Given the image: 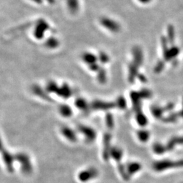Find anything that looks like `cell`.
Returning <instances> with one entry per match:
<instances>
[{"label": "cell", "mask_w": 183, "mask_h": 183, "mask_svg": "<svg viewBox=\"0 0 183 183\" xmlns=\"http://www.w3.org/2000/svg\"><path fill=\"white\" fill-rule=\"evenodd\" d=\"M15 160L19 161V163L20 165V168H21L22 172L24 174H29L32 172V164L30 158L27 155L23 153H18L16 155Z\"/></svg>", "instance_id": "obj_4"}, {"label": "cell", "mask_w": 183, "mask_h": 183, "mask_svg": "<svg viewBox=\"0 0 183 183\" xmlns=\"http://www.w3.org/2000/svg\"><path fill=\"white\" fill-rule=\"evenodd\" d=\"M116 107L115 103L102 102L100 100L94 101L91 104V107L95 110H109Z\"/></svg>", "instance_id": "obj_9"}, {"label": "cell", "mask_w": 183, "mask_h": 183, "mask_svg": "<svg viewBox=\"0 0 183 183\" xmlns=\"http://www.w3.org/2000/svg\"><path fill=\"white\" fill-rule=\"evenodd\" d=\"M59 112L64 118H69L73 113L71 108L67 104H61L59 107Z\"/></svg>", "instance_id": "obj_23"}, {"label": "cell", "mask_w": 183, "mask_h": 183, "mask_svg": "<svg viewBox=\"0 0 183 183\" xmlns=\"http://www.w3.org/2000/svg\"><path fill=\"white\" fill-rule=\"evenodd\" d=\"M97 176L98 171L96 169L93 168V167H91V168L83 170L79 172V174H78V179L81 182H86V181H89L92 179L95 178Z\"/></svg>", "instance_id": "obj_5"}, {"label": "cell", "mask_w": 183, "mask_h": 183, "mask_svg": "<svg viewBox=\"0 0 183 183\" xmlns=\"http://www.w3.org/2000/svg\"><path fill=\"white\" fill-rule=\"evenodd\" d=\"M137 136L139 138L140 141L143 143L147 142L150 137V133L149 132L146 130H140L138 131L137 132Z\"/></svg>", "instance_id": "obj_24"}, {"label": "cell", "mask_w": 183, "mask_h": 183, "mask_svg": "<svg viewBox=\"0 0 183 183\" xmlns=\"http://www.w3.org/2000/svg\"><path fill=\"white\" fill-rule=\"evenodd\" d=\"M59 87L55 82H50L46 86V90L50 93H56L58 91Z\"/></svg>", "instance_id": "obj_29"}, {"label": "cell", "mask_w": 183, "mask_h": 183, "mask_svg": "<svg viewBox=\"0 0 183 183\" xmlns=\"http://www.w3.org/2000/svg\"><path fill=\"white\" fill-rule=\"evenodd\" d=\"M82 60L90 66L92 64L97 63V61H98V58L93 53L84 52L82 55Z\"/></svg>", "instance_id": "obj_16"}, {"label": "cell", "mask_w": 183, "mask_h": 183, "mask_svg": "<svg viewBox=\"0 0 183 183\" xmlns=\"http://www.w3.org/2000/svg\"><path fill=\"white\" fill-rule=\"evenodd\" d=\"M167 40L170 44H174L175 41V29L172 25H169L167 27Z\"/></svg>", "instance_id": "obj_21"}, {"label": "cell", "mask_w": 183, "mask_h": 183, "mask_svg": "<svg viewBox=\"0 0 183 183\" xmlns=\"http://www.w3.org/2000/svg\"><path fill=\"white\" fill-rule=\"evenodd\" d=\"M180 113V115H181V117H182L183 118V100H182V109L181 110V111L179 113Z\"/></svg>", "instance_id": "obj_39"}, {"label": "cell", "mask_w": 183, "mask_h": 183, "mask_svg": "<svg viewBox=\"0 0 183 183\" xmlns=\"http://www.w3.org/2000/svg\"><path fill=\"white\" fill-rule=\"evenodd\" d=\"M98 80L100 82H104L106 81L107 77H106V71L104 69H99L98 71Z\"/></svg>", "instance_id": "obj_34"}, {"label": "cell", "mask_w": 183, "mask_h": 183, "mask_svg": "<svg viewBox=\"0 0 183 183\" xmlns=\"http://www.w3.org/2000/svg\"><path fill=\"white\" fill-rule=\"evenodd\" d=\"M2 154H3V159H4V163L6 166L7 170L9 172H12L14 170L13 167V163L15 160V157L12 155L6 150L2 149Z\"/></svg>", "instance_id": "obj_7"}, {"label": "cell", "mask_w": 183, "mask_h": 183, "mask_svg": "<svg viewBox=\"0 0 183 183\" xmlns=\"http://www.w3.org/2000/svg\"><path fill=\"white\" fill-rule=\"evenodd\" d=\"M110 156L116 161H120L123 156L122 150L119 147H117V146H114V147L111 149Z\"/></svg>", "instance_id": "obj_20"}, {"label": "cell", "mask_w": 183, "mask_h": 183, "mask_svg": "<svg viewBox=\"0 0 183 183\" xmlns=\"http://www.w3.org/2000/svg\"><path fill=\"white\" fill-rule=\"evenodd\" d=\"M99 23L104 29L113 33H118L121 29L120 23L111 17L107 16H102L100 18Z\"/></svg>", "instance_id": "obj_1"}, {"label": "cell", "mask_w": 183, "mask_h": 183, "mask_svg": "<svg viewBox=\"0 0 183 183\" xmlns=\"http://www.w3.org/2000/svg\"><path fill=\"white\" fill-rule=\"evenodd\" d=\"M50 29V24L43 19H39L35 24L33 30V36L37 40H42L45 33Z\"/></svg>", "instance_id": "obj_3"}, {"label": "cell", "mask_w": 183, "mask_h": 183, "mask_svg": "<svg viewBox=\"0 0 183 183\" xmlns=\"http://www.w3.org/2000/svg\"><path fill=\"white\" fill-rule=\"evenodd\" d=\"M60 45V41L56 37H50L45 41V46L49 49H56Z\"/></svg>", "instance_id": "obj_19"}, {"label": "cell", "mask_w": 183, "mask_h": 183, "mask_svg": "<svg viewBox=\"0 0 183 183\" xmlns=\"http://www.w3.org/2000/svg\"><path fill=\"white\" fill-rule=\"evenodd\" d=\"M111 139V135L109 134H106L104 136V151L103 155L104 159H107L108 157H109L110 156V141Z\"/></svg>", "instance_id": "obj_17"}, {"label": "cell", "mask_w": 183, "mask_h": 183, "mask_svg": "<svg viewBox=\"0 0 183 183\" xmlns=\"http://www.w3.org/2000/svg\"><path fill=\"white\" fill-rule=\"evenodd\" d=\"M78 130H79L81 134H82L84 136L85 139L88 142H93L97 137V134L94 129L90 127L86 126V125H80L78 127Z\"/></svg>", "instance_id": "obj_6"}, {"label": "cell", "mask_w": 183, "mask_h": 183, "mask_svg": "<svg viewBox=\"0 0 183 183\" xmlns=\"http://www.w3.org/2000/svg\"><path fill=\"white\" fill-rule=\"evenodd\" d=\"M137 1L143 5H147L152 2V0H137Z\"/></svg>", "instance_id": "obj_36"}, {"label": "cell", "mask_w": 183, "mask_h": 183, "mask_svg": "<svg viewBox=\"0 0 183 183\" xmlns=\"http://www.w3.org/2000/svg\"><path fill=\"white\" fill-rule=\"evenodd\" d=\"M115 105L120 109H125L126 107V102L123 97H119L116 101Z\"/></svg>", "instance_id": "obj_31"}, {"label": "cell", "mask_w": 183, "mask_h": 183, "mask_svg": "<svg viewBox=\"0 0 183 183\" xmlns=\"http://www.w3.org/2000/svg\"><path fill=\"white\" fill-rule=\"evenodd\" d=\"M183 145V136H174L172 137V139L167 142L166 148L167 150L170 151L172 150L177 145Z\"/></svg>", "instance_id": "obj_14"}, {"label": "cell", "mask_w": 183, "mask_h": 183, "mask_svg": "<svg viewBox=\"0 0 183 183\" xmlns=\"http://www.w3.org/2000/svg\"><path fill=\"white\" fill-rule=\"evenodd\" d=\"M151 111L155 118L157 119H160L162 118V115H163L164 113L166 111V110H165L164 107L153 105L151 108Z\"/></svg>", "instance_id": "obj_22"}, {"label": "cell", "mask_w": 183, "mask_h": 183, "mask_svg": "<svg viewBox=\"0 0 183 183\" xmlns=\"http://www.w3.org/2000/svg\"><path fill=\"white\" fill-rule=\"evenodd\" d=\"M125 167L129 178H130L131 176L134 175V174L137 173L142 168L141 165L139 163H138V162H131V163L128 164Z\"/></svg>", "instance_id": "obj_12"}, {"label": "cell", "mask_w": 183, "mask_h": 183, "mask_svg": "<svg viewBox=\"0 0 183 183\" xmlns=\"http://www.w3.org/2000/svg\"><path fill=\"white\" fill-rule=\"evenodd\" d=\"M31 1L33 2L34 4H36L37 5H41V4H43L44 0H31Z\"/></svg>", "instance_id": "obj_37"}, {"label": "cell", "mask_w": 183, "mask_h": 183, "mask_svg": "<svg viewBox=\"0 0 183 183\" xmlns=\"http://www.w3.org/2000/svg\"><path fill=\"white\" fill-rule=\"evenodd\" d=\"M136 121L138 124L141 125V126H145V125L147 124V118H146V116L142 113V111H137Z\"/></svg>", "instance_id": "obj_25"}, {"label": "cell", "mask_w": 183, "mask_h": 183, "mask_svg": "<svg viewBox=\"0 0 183 183\" xmlns=\"http://www.w3.org/2000/svg\"><path fill=\"white\" fill-rule=\"evenodd\" d=\"M180 115V113H170V115L166 117V118L163 119L164 121L166 122V123H173V122H175L177 121V119H178Z\"/></svg>", "instance_id": "obj_28"}, {"label": "cell", "mask_w": 183, "mask_h": 183, "mask_svg": "<svg viewBox=\"0 0 183 183\" xmlns=\"http://www.w3.org/2000/svg\"><path fill=\"white\" fill-rule=\"evenodd\" d=\"M181 167H183V160L172 161L170 160H164L155 161L153 164V169L156 172H162L167 169Z\"/></svg>", "instance_id": "obj_2"}, {"label": "cell", "mask_w": 183, "mask_h": 183, "mask_svg": "<svg viewBox=\"0 0 183 183\" xmlns=\"http://www.w3.org/2000/svg\"><path fill=\"white\" fill-rule=\"evenodd\" d=\"M132 56L134 58L133 62H134V63L137 65L139 67H140V65H142L143 62V59H144V56H143V52L142 49L139 46H135L132 48Z\"/></svg>", "instance_id": "obj_8"}, {"label": "cell", "mask_w": 183, "mask_h": 183, "mask_svg": "<svg viewBox=\"0 0 183 183\" xmlns=\"http://www.w3.org/2000/svg\"><path fill=\"white\" fill-rule=\"evenodd\" d=\"M66 6L71 14H76L80 10L79 0H66Z\"/></svg>", "instance_id": "obj_10"}, {"label": "cell", "mask_w": 183, "mask_h": 183, "mask_svg": "<svg viewBox=\"0 0 183 183\" xmlns=\"http://www.w3.org/2000/svg\"><path fill=\"white\" fill-rule=\"evenodd\" d=\"M139 66L136 65L134 62L132 63L129 66V81L131 82H133L135 79V77L139 76Z\"/></svg>", "instance_id": "obj_18"}, {"label": "cell", "mask_w": 183, "mask_h": 183, "mask_svg": "<svg viewBox=\"0 0 183 183\" xmlns=\"http://www.w3.org/2000/svg\"><path fill=\"white\" fill-rule=\"evenodd\" d=\"M106 124L110 129H112L114 126L113 118L111 114L108 113L106 115Z\"/></svg>", "instance_id": "obj_32"}, {"label": "cell", "mask_w": 183, "mask_h": 183, "mask_svg": "<svg viewBox=\"0 0 183 183\" xmlns=\"http://www.w3.org/2000/svg\"><path fill=\"white\" fill-rule=\"evenodd\" d=\"M56 94L64 98H68L72 95V90L69 86L65 83L62 86L59 87Z\"/></svg>", "instance_id": "obj_13"}, {"label": "cell", "mask_w": 183, "mask_h": 183, "mask_svg": "<svg viewBox=\"0 0 183 183\" xmlns=\"http://www.w3.org/2000/svg\"><path fill=\"white\" fill-rule=\"evenodd\" d=\"M75 103H76V106L78 108V109H79L80 110H82V111H86L89 107L86 100L82 98H77Z\"/></svg>", "instance_id": "obj_26"}, {"label": "cell", "mask_w": 183, "mask_h": 183, "mask_svg": "<svg viewBox=\"0 0 183 183\" xmlns=\"http://www.w3.org/2000/svg\"><path fill=\"white\" fill-rule=\"evenodd\" d=\"M61 132L62 135L67 139V140L71 141V142H75L77 140V136L75 132L69 128V127H63L61 130Z\"/></svg>", "instance_id": "obj_15"}, {"label": "cell", "mask_w": 183, "mask_h": 183, "mask_svg": "<svg viewBox=\"0 0 183 183\" xmlns=\"http://www.w3.org/2000/svg\"><path fill=\"white\" fill-rule=\"evenodd\" d=\"M98 58V61L101 62L102 63H107L108 61H109V57L105 52H100L99 53Z\"/></svg>", "instance_id": "obj_30"}, {"label": "cell", "mask_w": 183, "mask_h": 183, "mask_svg": "<svg viewBox=\"0 0 183 183\" xmlns=\"http://www.w3.org/2000/svg\"><path fill=\"white\" fill-rule=\"evenodd\" d=\"M165 66V62L163 61H159L157 63V65H155L154 71L156 73H160V72L164 69Z\"/></svg>", "instance_id": "obj_33"}, {"label": "cell", "mask_w": 183, "mask_h": 183, "mask_svg": "<svg viewBox=\"0 0 183 183\" xmlns=\"http://www.w3.org/2000/svg\"><path fill=\"white\" fill-rule=\"evenodd\" d=\"M153 150L157 155L164 153L165 152L167 151L166 146H164L161 143H155V145L153 146Z\"/></svg>", "instance_id": "obj_27"}, {"label": "cell", "mask_w": 183, "mask_h": 183, "mask_svg": "<svg viewBox=\"0 0 183 183\" xmlns=\"http://www.w3.org/2000/svg\"><path fill=\"white\" fill-rule=\"evenodd\" d=\"M180 53V49L177 46H172L166 52H163L164 58L166 61H170L171 60L175 58Z\"/></svg>", "instance_id": "obj_11"}, {"label": "cell", "mask_w": 183, "mask_h": 183, "mask_svg": "<svg viewBox=\"0 0 183 183\" xmlns=\"http://www.w3.org/2000/svg\"><path fill=\"white\" fill-rule=\"evenodd\" d=\"M139 94L142 98H149L151 97V92L149 91L148 89H143L141 90Z\"/></svg>", "instance_id": "obj_35"}, {"label": "cell", "mask_w": 183, "mask_h": 183, "mask_svg": "<svg viewBox=\"0 0 183 183\" xmlns=\"http://www.w3.org/2000/svg\"><path fill=\"white\" fill-rule=\"evenodd\" d=\"M44 1H46L48 4H55V0H44Z\"/></svg>", "instance_id": "obj_38"}]
</instances>
